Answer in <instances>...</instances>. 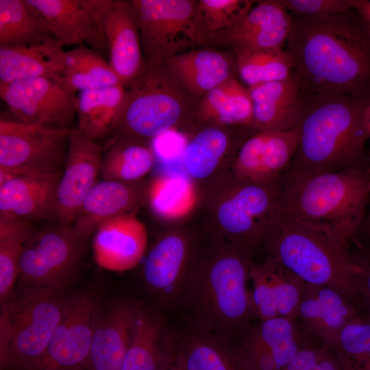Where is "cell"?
I'll return each instance as SVG.
<instances>
[{"mask_svg":"<svg viewBox=\"0 0 370 370\" xmlns=\"http://www.w3.org/2000/svg\"><path fill=\"white\" fill-rule=\"evenodd\" d=\"M291 16L285 50L302 90L370 96V28L359 13Z\"/></svg>","mask_w":370,"mask_h":370,"instance_id":"1","label":"cell"},{"mask_svg":"<svg viewBox=\"0 0 370 370\" xmlns=\"http://www.w3.org/2000/svg\"><path fill=\"white\" fill-rule=\"evenodd\" d=\"M303 92L299 141L286 171L309 175L367 170L364 110L370 96Z\"/></svg>","mask_w":370,"mask_h":370,"instance_id":"2","label":"cell"},{"mask_svg":"<svg viewBox=\"0 0 370 370\" xmlns=\"http://www.w3.org/2000/svg\"><path fill=\"white\" fill-rule=\"evenodd\" d=\"M247 250L238 244L218 248L193 266L177 308L189 327L232 341L257 320Z\"/></svg>","mask_w":370,"mask_h":370,"instance_id":"3","label":"cell"},{"mask_svg":"<svg viewBox=\"0 0 370 370\" xmlns=\"http://www.w3.org/2000/svg\"><path fill=\"white\" fill-rule=\"evenodd\" d=\"M278 210L321 230L349 248L357 243L370 191L367 170L301 175L286 171L276 183Z\"/></svg>","mask_w":370,"mask_h":370,"instance_id":"4","label":"cell"},{"mask_svg":"<svg viewBox=\"0 0 370 370\" xmlns=\"http://www.w3.org/2000/svg\"><path fill=\"white\" fill-rule=\"evenodd\" d=\"M263 241L268 258L306 283L336 290L354 303L360 298L359 264L349 247L330 234L288 218L277 208Z\"/></svg>","mask_w":370,"mask_h":370,"instance_id":"5","label":"cell"},{"mask_svg":"<svg viewBox=\"0 0 370 370\" xmlns=\"http://www.w3.org/2000/svg\"><path fill=\"white\" fill-rule=\"evenodd\" d=\"M126 88L122 111L108 141L153 140L182 119L195 116L199 101L166 63L147 65Z\"/></svg>","mask_w":370,"mask_h":370,"instance_id":"6","label":"cell"},{"mask_svg":"<svg viewBox=\"0 0 370 370\" xmlns=\"http://www.w3.org/2000/svg\"><path fill=\"white\" fill-rule=\"evenodd\" d=\"M60 292L18 286L1 304L2 370H34L38 365L62 318Z\"/></svg>","mask_w":370,"mask_h":370,"instance_id":"7","label":"cell"},{"mask_svg":"<svg viewBox=\"0 0 370 370\" xmlns=\"http://www.w3.org/2000/svg\"><path fill=\"white\" fill-rule=\"evenodd\" d=\"M147 65L165 63L172 57L212 42L195 0H130Z\"/></svg>","mask_w":370,"mask_h":370,"instance_id":"8","label":"cell"},{"mask_svg":"<svg viewBox=\"0 0 370 370\" xmlns=\"http://www.w3.org/2000/svg\"><path fill=\"white\" fill-rule=\"evenodd\" d=\"M73 130L1 118L0 175L62 173Z\"/></svg>","mask_w":370,"mask_h":370,"instance_id":"9","label":"cell"},{"mask_svg":"<svg viewBox=\"0 0 370 370\" xmlns=\"http://www.w3.org/2000/svg\"><path fill=\"white\" fill-rule=\"evenodd\" d=\"M84 242L71 227L34 230L20 258L18 286L60 291L75 273Z\"/></svg>","mask_w":370,"mask_h":370,"instance_id":"10","label":"cell"},{"mask_svg":"<svg viewBox=\"0 0 370 370\" xmlns=\"http://www.w3.org/2000/svg\"><path fill=\"white\" fill-rule=\"evenodd\" d=\"M0 96L20 122L71 130L76 92L62 77H38L0 83Z\"/></svg>","mask_w":370,"mask_h":370,"instance_id":"11","label":"cell"},{"mask_svg":"<svg viewBox=\"0 0 370 370\" xmlns=\"http://www.w3.org/2000/svg\"><path fill=\"white\" fill-rule=\"evenodd\" d=\"M310 336L297 319L258 320L232 341L241 370H284Z\"/></svg>","mask_w":370,"mask_h":370,"instance_id":"12","label":"cell"},{"mask_svg":"<svg viewBox=\"0 0 370 370\" xmlns=\"http://www.w3.org/2000/svg\"><path fill=\"white\" fill-rule=\"evenodd\" d=\"M99 304L90 291L65 297L61 320L34 370H85Z\"/></svg>","mask_w":370,"mask_h":370,"instance_id":"13","label":"cell"},{"mask_svg":"<svg viewBox=\"0 0 370 370\" xmlns=\"http://www.w3.org/2000/svg\"><path fill=\"white\" fill-rule=\"evenodd\" d=\"M190 256L186 238L177 234H168L153 246L142 271V285L152 308L162 313L177 308L194 266H189Z\"/></svg>","mask_w":370,"mask_h":370,"instance_id":"14","label":"cell"},{"mask_svg":"<svg viewBox=\"0 0 370 370\" xmlns=\"http://www.w3.org/2000/svg\"><path fill=\"white\" fill-rule=\"evenodd\" d=\"M60 44L108 51L103 17L110 0H26Z\"/></svg>","mask_w":370,"mask_h":370,"instance_id":"15","label":"cell"},{"mask_svg":"<svg viewBox=\"0 0 370 370\" xmlns=\"http://www.w3.org/2000/svg\"><path fill=\"white\" fill-rule=\"evenodd\" d=\"M103 146L73 129L56 192V222L72 227L85 198L100 174Z\"/></svg>","mask_w":370,"mask_h":370,"instance_id":"16","label":"cell"},{"mask_svg":"<svg viewBox=\"0 0 370 370\" xmlns=\"http://www.w3.org/2000/svg\"><path fill=\"white\" fill-rule=\"evenodd\" d=\"M276 184L265 186L241 180L218 210V219L235 244L247 247L263 241L278 208Z\"/></svg>","mask_w":370,"mask_h":370,"instance_id":"17","label":"cell"},{"mask_svg":"<svg viewBox=\"0 0 370 370\" xmlns=\"http://www.w3.org/2000/svg\"><path fill=\"white\" fill-rule=\"evenodd\" d=\"M299 141V129L256 132L240 147L234 165L236 177L261 185H275L289 168Z\"/></svg>","mask_w":370,"mask_h":370,"instance_id":"18","label":"cell"},{"mask_svg":"<svg viewBox=\"0 0 370 370\" xmlns=\"http://www.w3.org/2000/svg\"><path fill=\"white\" fill-rule=\"evenodd\" d=\"M293 18L281 0L258 1L233 27L214 34L212 42L240 51L284 49Z\"/></svg>","mask_w":370,"mask_h":370,"instance_id":"19","label":"cell"},{"mask_svg":"<svg viewBox=\"0 0 370 370\" xmlns=\"http://www.w3.org/2000/svg\"><path fill=\"white\" fill-rule=\"evenodd\" d=\"M141 304L128 298L118 299L106 306L98 304L85 370H121Z\"/></svg>","mask_w":370,"mask_h":370,"instance_id":"20","label":"cell"},{"mask_svg":"<svg viewBox=\"0 0 370 370\" xmlns=\"http://www.w3.org/2000/svg\"><path fill=\"white\" fill-rule=\"evenodd\" d=\"M249 278L257 320L275 318L296 319L306 282L281 263L268 258L252 263Z\"/></svg>","mask_w":370,"mask_h":370,"instance_id":"21","label":"cell"},{"mask_svg":"<svg viewBox=\"0 0 370 370\" xmlns=\"http://www.w3.org/2000/svg\"><path fill=\"white\" fill-rule=\"evenodd\" d=\"M109 64L124 86L145 69L139 30L130 1L110 0L103 17Z\"/></svg>","mask_w":370,"mask_h":370,"instance_id":"22","label":"cell"},{"mask_svg":"<svg viewBox=\"0 0 370 370\" xmlns=\"http://www.w3.org/2000/svg\"><path fill=\"white\" fill-rule=\"evenodd\" d=\"M62 173L0 175V217L31 223L56 221V192Z\"/></svg>","mask_w":370,"mask_h":370,"instance_id":"23","label":"cell"},{"mask_svg":"<svg viewBox=\"0 0 370 370\" xmlns=\"http://www.w3.org/2000/svg\"><path fill=\"white\" fill-rule=\"evenodd\" d=\"M248 88L254 106L251 128L256 132L299 129L304 105L301 82L295 71L285 79Z\"/></svg>","mask_w":370,"mask_h":370,"instance_id":"24","label":"cell"},{"mask_svg":"<svg viewBox=\"0 0 370 370\" xmlns=\"http://www.w3.org/2000/svg\"><path fill=\"white\" fill-rule=\"evenodd\" d=\"M360 317L355 303L338 291L306 283L296 319L307 334L330 346L345 325Z\"/></svg>","mask_w":370,"mask_h":370,"instance_id":"25","label":"cell"},{"mask_svg":"<svg viewBox=\"0 0 370 370\" xmlns=\"http://www.w3.org/2000/svg\"><path fill=\"white\" fill-rule=\"evenodd\" d=\"M94 234V258L101 268L127 271L136 267L144 256L147 231L134 214H125L108 220Z\"/></svg>","mask_w":370,"mask_h":370,"instance_id":"26","label":"cell"},{"mask_svg":"<svg viewBox=\"0 0 370 370\" xmlns=\"http://www.w3.org/2000/svg\"><path fill=\"white\" fill-rule=\"evenodd\" d=\"M175 333L162 313L141 304L121 370H160L174 356Z\"/></svg>","mask_w":370,"mask_h":370,"instance_id":"27","label":"cell"},{"mask_svg":"<svg viewBox=\"0 0 370 370\" xmlns=\"http://www.w3.org/2000/svg\"><path fill=\"white\" fill-rule=\"evenodd\" d=\"M184 88L199 101L207 92L234 77L232 58L201 47L179 53L165 62Z\"/></svg>","mask_w":370,"mask_h":370,"instance_id":"28","label":"cell"},{"mask_svg":"<svg viewBox=\"0 0 370 370\" xmlns=\"http://www.w3.org/2000/svg\"><path fill=\"white\" fill-rule=\"evenodd\" d=\"M65 51L58 41L0 47V83L62 77Z\"/></svg>","mask_w":370,"mask_h":370,"instance_id":"29","label":"cell"},{"mask_svg":"<svg viewBox=\"0 0 370 370\" xmlns=\"http://www.w3.org/2000/svg\"><path fill=\"white\" fill-rule=\"evenodd\" d=\"M136 200L134 190L125 182L104 180L98 181L85 198L72 230L85 241L103 223L123 215Z\"/></svg>","mask_w":370,"mask_h":370,"instance_id":"30","label":"cell"},{"mask_svg":"<svg viewBox=\"0 0 370 370\" xmlns=\"http://www.w3.org/2000/svg\"><path fill=\"white\" fill-rule=\"evenodd\" d=\"M175 356L182 370H241L232 341L190 327L175 334Z\"/></svg>","mask_w":370,"mask_h":370,"instance_id":"31","label":"cell"},{"mask_svg":"<svg viewBox=\"0 0 370 370\" xmlns=\"http://www.w3.org/2000/svg\"><path fill=\"white\" fill-rule=\"evenodd\" d=\"M126 94L123 85L80 91L77 95V129L95 141L110 134L118 123Z\"/></svg>","mask_w":370,"mask_h":370,"instance_id":"32","label":"cell"},{"mask_svg":"<svg viewBox=\"0 0 370 370\" xmlns=\"http://www.w3.org/2000/svg\"><path fill=\"white\" fill-rule=\"evenodd\" d=\"M253 114V101L249 88L234 77L201 98L195 116L224 125L251 127Z\"/></svg>","mask_w":370,"mask_h":370,"instance_id":"33","label":"cell"},{"mask_svg":"<svg viewBox=\"0 0 370 370\" xmlns=\"http://www.w3.org/2000/svg\"><path fill=\"white\" fill-rule=\"evenodd\" d=\"M58 41L26 0H0V47Z\"/></svg>","mask_w":370,"mask_h":370,"instance_id":"34","label":"cell"},{"mask_svg":"<svg viewBox=\"0 0 370 370\" xmlns=\"http://www.w3.org/2000/svg\"><path fill=\"white\" fill-rule=\"evenodd\" d=\"M62 76L66 86L75 92L123 85L101 53L86 46L65 51Z\"/></svg>","mask_w":370,"mask_h":370,"instance_id":"35","label":"cell"},{"mask_svg":"<svg viewBox=\"0 0 370 370\" xmlns=\"http://www.w3.org/2000/svg\"><path fill=\"white\" fill-rule=\"evenodd\" d=\"M152 149L135 141H107L103 146L100 175L104 180L127 182L140 179L151 169Z\"/></svg>","mask_w":370,"mask_h":370,"instance_id":"36","label":"cell"},{"mask_svg":"<svg viewBox=\"0 0 370 370\" xmlns=\"http://www.w3.org/2000/svg\"><path fill=\"white\" fill-rule=\"evenodd\" d=\"M34 230L32 223L0 217V300L3 304L13 293L24 245Z\"/></svg>","mask_w":370,"mask_h":370,"instance_id":"37","label":"cell"},{"mask_svg":"<svg viewBox=\"0 0 370 370\" xmlns=\"http://www.w3.org/2000/svg\"><path fill=\"white\" fill-rule=\"evenodd\" d=\"M234 53L238 74L249 87L283 80L294 72L292 58L285 49Z\"/></svg>","mask_w":370,"mask_h":370,"instance_id":"38","label":"cell"},{"mask_svg":"<svg viewBox=\"0 0 370 370\" xmlns=\"http://www.w3.org/2000/svg\"><path fill=\"white\" fill-rule=\"evenodd\" d=\"M230 146L229 136L217 127H208L185 146L182 160L188 173L204 179L212 173Z\"/></svg>","mask_w":370,"mask_h":370,"instance_id":"39","label":"cell"},{"mask_svg":"<svg viewBox=\"0 0 370 370\" xmlns=\"http://www.w3.org/2000/svg\"><path fill=\"white\" fill-rule=\"evenodd\" d=\"M329 347L341 370H370V317L348 323Z\"/></svg>","mask_w":370,"mask_h":370,"instance_id":"40","label":"cell"},{"mask_svg":"<svg viewBox=\"0 0 370 370\" xmlns=\"http://www.w3.org/2000/svg\"><path fill=\"white\" fill-rule=\"evenodd\" d=\"M153 210L165 218H178L187 214L195 202V193L190 181L181 175L156 178L149 190Z\"/></svg>","mask_w":370,"mask_h":370,"instance_id":"41","label":"cell"},{"mask_svg":"<svg viewBox=\"0 0 370 370\" xmlns=\"http://www.w3.org/2000/svg\"><path fill=\"white\" fill-rule=\"evenodd\" d=\"M206 25L212 34L227 29L242 20L254 6L251 0H197Z\"/></svg>","mask_w":370,"mask_h":370,"instance_id":"42","label":"cell"},{"mask_svg":"<svg viewBox=\"0 0 370 370\" xmlns=\"http://www.w3.org/2000/svg\"><path fill=\"white\" fill-rule=\"evenodd\" d=\"M310 337L284 370H341L332 349Z\"/></svg>","mask_w":370,"mask_h":370,"instance_id":"43","label":"cell"},{"mask_svg":"<svg viewBox=\"0 0 370 370\" xmlns=\"http://www.w3.org/2000/svg\"><path fill=\"white\" fill-rule=\"evenodd\" d=\"M292 15L314 16L341 13L352 9L348 0H281Z\"/></svg>","mask_w":370,"mask_h":370,"instance_id":"44","label":"cell"},{"mask_svg":"<svg viewBox=\"0 0 370 370\" xmlns=\"http://www.w3.org/2000/svg\"><path fill=\"white\" fill-rule=\"evenodd\" d=\"M366 235V234H365ZM367 243L357 241L356 254H353L360 267L359 290L360 299L367 310V317H370V235Z\"/></svg>","mask_w":370,"mask_h":370,"instance_id":"45","label":"cell"},{"mask_svg":"<svg viewBox=\"0 0 370 370\" xmlns=\"http://www.w3.org/2000/svg\"><path fill=\"white\" fill-rule=\"evenodd\" d=\"M370 28V0H348Z\"/></svg>","mask_w":370,"mask_h":370,"instance_id":"46","label":"cell"},{"mask_svg":"<svg viewBox=\"0 0 370 370\" xmlns=\"http://www.w3.org/2000/svg\"><path fill=\"white\" fill-rule=\"evenodd\" d=\"M364 121L369 140H370V101L364 110Z\"/></svg>","mask_w":370,"mask_h":370,"instance_id":"47","label":"cell"},{"mask_svg":"<svg viewBox=\"0 0 370 370\" xmlns=\"http://www.w3.org/2000/svg\"><path fill=\"white\" fill-rule=\"evenodd\" d=\"M160 370H182L175 359V354Z\"/></svg>","mask_w":370,"mask_h":370,"instance_id":"48","label":"cell"},{"mask_svg":"<svg viewBox=\"0 0 370 370\" xmlns=\"http://www.w3.org/2000/svg\"><path fill=\"white\" fill-rule=\"evenodd\" d=\"M361 231H363L367 235H370V211L368 214L366 215L365 221Z\"/></svg>","mask_w":370,"mask_h":370,"instance_id":"49","label":"cell"},{"mask_svg":"<svg viewBox=\"0 0 370 370\" xmlns=\"http://www.w3.org/2000/svg\"><path fill=\"white\" fill-rule=\"evenodd\" d=\"M368 167H367V173L369 177V190L370 191V153H368Z\"/></svg>","mask_w":370,"mask_h":370,"instance_id":"50","label":"cell"}]
</instances>
